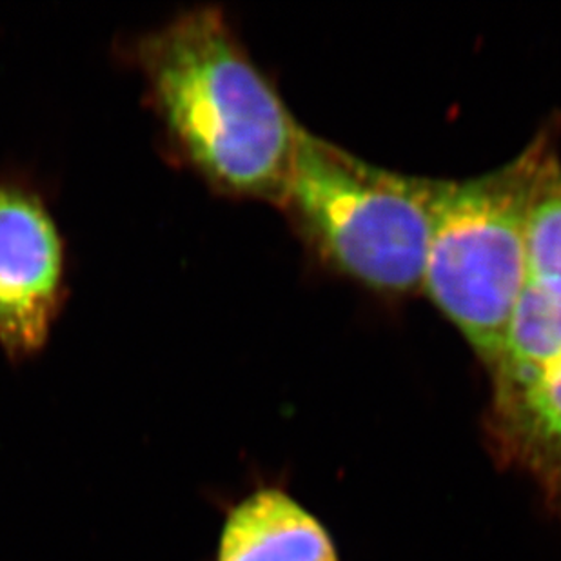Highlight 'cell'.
<instances>
[{
	"instance_id": "7a4b0ae2",
	"label": "cell",
	"mask_w": 561,
	"mask_h": 561,
	"mask_svg": "<svg viewBox=\"0 0 561 561\" xmlns=\"http://www.w3.org/2000/svg\"><path fill=\"white\" fill-rule=\"evenodd\" d=\"M436 181L369 164L302 126L278 206L318 262L386 298L422 291Z\"/></svg>"
},
{
	"instance_id": "3957f363",
	"label": "cell",
	"mask_w": 561,
	"mask_h": 561,
	"mask_svg": "<svg viewBox=\"0 0 561 561\" xmlns=\"http://www.w3.org/2000/svg\"><path fill=\"white\" fill-rule=\"evenodd\" d=\"M541 131L516 159L466 181H436L422 291L485 369L502 351L529 280L527 226L536 187L557 154Z\"/></svg>"
},
{
	"instance_id": "ba28073f",
	"label": "cell",
	"mask_w": 561,
	"mask_h": 561,
	"mask_svg": "<svg viewBox=\"0 0 561 561\" xmlns=\"http://www.w3.org/2000/svg\"><path fill=\"white\" fill-rule=\"evenodd\" d=\"M529 276H549L561 280V160L557 154L547 162L536 187L527 226Z\"/></svg>"
},
{
	"instance_id": "5b68a950",
	"label": "cell",
	"mask_w": 561,
	"mask_h": 561,
	"mask_svg": "<svg viewBox=\"0 0 561 561\" xmlns=\"http://www.w3.org/2000/svg\"><path fill=\"white\" fill-rule=\"evenodd\" d=\"M485 435L494 458L533 480L561 514V358L524 386L491 397Z\"/></svg>"
},
{
	"instance_id": "52a82bcc",
	"label": "cell",
	"mask_w": 561,
	"mask_h": 561,
	"mask_svg": "<svg viewBox=\"0 0 561 561\" xmlns=\"http://www.w3.org/2000/svg\"><path fill=\"white\" fill-rule=\"evenodd\" d=\"M561 358V280L529 276L493 366L491 397L524 386Z\"/></svg>"
},
{
	"instance_id": "8992f818",
	"label": "cell",
	"mask_w": 561,
	"mask_h": 561,
	"mask_svg": "<svg viewBox=\"0 0 561 561\" xmlns=\"http://www.w3.org/2000/svg\"><path fill=\"white\" fill-rule=\"evenodd\" d=\"M217 561H340L328 530L302 503L262 488L229 511Z\"/></svg>"
},
{
	"instance_id": "277c9868",
	"label": "cell",
	"mask_w": 561,
	"mask_h": 561,
	"mask_svg": "<svg viewBox=\"0 0 561 561\" xmlns=\"http://www.w3.org/2000/svg\"><path fill=\"white\" fill-rule=\"evenodd\" d=\"M66 295L62 237L37 191L0 182V351L24 360L44 350Z\"/></svg>"
},
{
	"instance_id": "6da1fadb",
	"label": "cell",
	"mask_w": 561,
	"mask_h": 561,
	"mask_svg": "<svg viewBox=\"0 0 561 561\" xmlns=\"http://www.w3.org/2000/svg\"><path fill=\"white\" fill-rule=\"evenodd\" d=\"M160 135L218 195L278 206L302 126L228 16L202 5L133 43Z\"/></svg>"
}]
</instances>
